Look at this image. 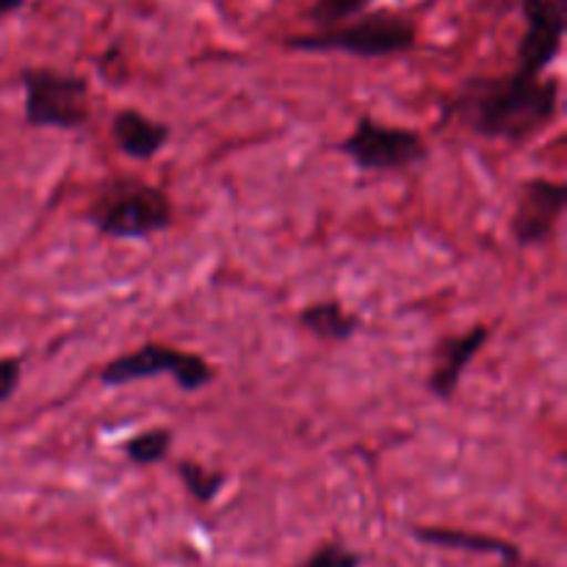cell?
Masks as SVG:
<instances>
[{
  "mask_svg": "<svg viewBox=\"0 0 567 567\" xmlns=\"http://www.w3.org/2000/svg\"><path fill=\"white\" fill-rule=\"evenodd\" d=\"M172 446V432L166 430H147L133 435L131 441L125 443V454L131 463L136 465H155L169 454Z\"/></svg>",
  "mask_w": 567,
  "mask_h": 567,
  "instance_id": "14",
  "label": "cell"
},
{
  "mask_svg": "<svg viewBox=\"0 0 567 567\" xmlns=\"http://www.w3.org/2000/svg\"><path fill=\"white\" fill-rule=\"evenodd\" d=\"M25 120L31 127L72 131L89 120V86L83 78L53 70L22 72Z\"/></svg>",
  "mask_w": 567,
  "mask_h": 567,
  "instance_id": "4",
  "label": "cell"
},
{
  "mask_svg": "<svg viewBox=\"0 0 567 567\" xmlns=\"http://www.w3.org/2000/svg\"><path fill=\"white\" fill-rule=\"evenodd\" d=\"M161 374H169L172 380L177 382V388H183V391L188 393L203 391V388L210 385L216 377L214 369H210L199 354L181 352V349L164 347V343H144L136 352L111 360V363L100 371V380H103V385L120 388Z\"/></svg>",
  "mask_w": 567,
  "mask_h": 567,
  "instance_id": "3",
  "label": "cell"
},
{
  "mask_svg": "<svg viewBox=\"0 0 567 567\" xmlns=\"http://www.w3.org/2000/svg\"><path fill=\"white\" fill-rule=\"evenodd\" d=\"M299 324L313 332L321 341H347L358 332L360 321L338 302H316L299 313Z\"/></svg>",
  "mask_w": 567,
  "mask_h": 567,
  "instance_id": "12",
  "label": "cell"
},
{
  "mask_svg": "<svg viewBox=\"0 0 567 567\" xmlns=\"http://www.w3.org/2000/svg\"><path fill=\"white\" fill-rule=\"evenodd\" d=\"M559 109V83L540 78H471L457 89L446 114L485 138L524 144L551 125Z\"/></svg>",
  "mask_w": 567,
  "mask_h": 567,
  "instance_id": "1",
  "label": "cell"
},
{
  "mask_svg": "<svg viewBox=\"0 0 567 567\" xmlns=\"http://www.w3.org/2000/svg\"><path fill=\"white\" fill-rule=\"evenodd\" d=\"M20 3L22 0H0V14H9V11H14Z\"/></svg>",
  "mask_w": 567,
  "mask_h": 567,
  "instance_id": "18",
  "label": "cell"
},
{
  "mask_svg": "<svg viewBox=\"0 0 567 567\" xmlns=\"http://www.w3.org/2000/svg\"><path fill=\"white\" fill-rule=\"evenodd\" d=\"M565 199L567 192L563 183L546 181V177H532V181H526L520 186L513 214L515 241L520 247L548 241L565 210Z\"/></svg>",
  "mask_w": 567,
  "mask_h": 567,
  "instance_id": "8",
  "label": "cell"
},
{
  "mask_svg": "<svg viewBox=\"0 0 567 567\" xmlns=\"http://www.w3.org/2000/svg\"><path fill=\"white\" fill-rule=\"evenodd\" d=\"M363 565V557L352 548H343L338 543H327V546L316 548L302 565L297 567H360Z\"/></svg>",
  "mask_w": 567,
  "mask_h": 567,
  "instance_id": "15",
  "label": "cell"
},
{
  "mask_svg": "<svg viewBox=\"0 0 567 567\" xmlns=\"http://www.w3.org/2000/svg\"><path fill=\"white\" fill-rule=\"evenodd\" d=\"M111 136H114V144L120 147V153H125L127 158L147 161L155 153H161V147L169 142V127L164 122L150 120L142 111L125 109L114 116Z\"/></svg>",
  "mask_w": 567,
  "mask_h": 567,
  "instance_id": "10",
  "label": "cell"
},
{
  "mask_svg": "<svg viewBox=\"0 0 567 567\" xmlns=\"http://www.w3.org/2000/svg\"><path fill=\"white\" fill-rule=\"evenodd\" d=\"M421 543H430V546L441 548H457V551H474V554H496L507 565L520 563L518 546L507 540H498V537L476 535V532H463V529H435V526H419L413 532Z\"/></svg>",
  "mask_w": 567,
  "mask_h": 567,
  "instance_id": "11",
  "label": "cell"
},
{
  "mask_svg": "<svg viewBox=\"0 0 567 567\" xmlns=\"http://www.w3.org/2000/svg\"><path fill=\"white\" fill-rule=\"evenodd\" d=\"M529 31L518 50L520 78H540V72L557 59L567 25V0H526Z\"/></svg>",
  "mask_w": 567,
  "mask_h": 567,
  "instance_id": "7",
  "label": "cell"
},
{
  "mask_svg": "<svg viewBox=\"0 0 567 567\" xmlns=\"http://www.w3.org/2000/svg\"><path fill=\"white\" fill-rule=\"evenodd\" d=\"M487 338H491V330L480 324L471 332H465V336L446 338V341L435 349V369H432L430 374V391L435 393L437 399H443V402L452 399L460 380H463V371L468 369L471 360L482 352Z\"/></svg>",
  "mask_w": 567,
  "mask_h": 567,
  "instance_id": "9",
  "label": "cell"
},
{
  "mask_svg": "<svg viewBox=\"0 0 567 567\" xmlns=\"http://www.w3.org/2000/svg\"><path fill=\"white\" fill-rule=\"evenodd\" d=\"M177 474H181L186 491L192 493L199 504H210L221 491H225V476L216 474V471L210 468H203V465L192 463V460H183V463L177 465Z\"/></svg>",
  "mask_w": 567,
  "mask_h": 567,
  "instance_id": "13",
  "label": "cell"
},
{
  "mask_svg": "<svg viewBox=\"0 0 567 567\" xmlns=\"http://www.w3.org/2000/svg\"><path fill=\"white\" fill-rule=\"evenodd\" d=\"M365 6V0H319L313 9V20L319 25H336V22L347 20L354 11H360Z\"/></svg>",
  "mask_w": 567,
  "mask_h": 567,
  "instance_id": "16",
  "label": "cell"
},
{
  "mask_svg": "<svg viewBox=\"0 0 567 567\" xmlns=\"http://www.w3.org/2000/svg\"><path fill=\"white\" fill-rule=\"evenodd\" d=\"M94 230L116 241H136L164 233L172 225V203L150 183L114 177L94 194L86 210Z\"/></svg>",
  "mask_w": 567,
  "mask_h": 567,
  "instance_id": "2",
  "label": "cell"
},
{
  "mask_svg": "<svg viewBox=\"0 0 567 567\" xmlns=\"http://www.w3.org/2000/svg\"><path fill=\"white\" fill-rule=\"evenodd\" d=\"M22 363L20 358H0V404L9 402L14 396L17 385H20Z\"/></svg>",
  "mask_w": 567,
  "mask_h": 567,
  "instance_id": "17",
  "label": "cell"
},
{
  "mask_svg": "<svg viewBox=\"0 0 567 567\" xmlns=\"http://www.w3.org/2000/svg\"><path fill=\"white\" fill-rule=\"evenodd\" d=\"M293 48L302 50H341V53L352 55H393L410 50L415 44V28L413 22L404 20L399 14H380L363 17L360 22L347 28H336V31H324L319 37L293 39Z\"/></svg>",
  "mask_w": 567,
  "mask_h": 567,
  "instance_id": "6",
  "label": "cell"
},
{
  "mask_svg": "<svg viewBox=\"0 0 567 567\" xmlns=\"http://www.w3.org/2000/svg\"><path fill=\"white\" fill-rule=\"evenodd\" d=\"M341 153L363 172H396L426 161L430 147L410 127L382 125L363 116L352 136L341 142Z\"/></svg>",
  "mask_w": 567,
  "mask_h": 567,
  "instance_id": "5",
  "label": "cell"
}]
</instances>
